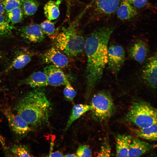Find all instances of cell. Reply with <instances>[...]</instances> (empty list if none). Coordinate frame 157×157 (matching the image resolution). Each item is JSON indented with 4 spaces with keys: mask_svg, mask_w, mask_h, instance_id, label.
Segmentation results:
<instances>
[{
    "mask_svg": "<svg viewBox=\"0 0 157 157\" xmlns=\"http://www.w3.org/2000/svg\"><path fill=\"white\" fill-rule=\"evenodd\" d=\"M113 28L103 27L95 30L85 40L87 58L85 72L87 98L101 80L107 65L108 42Z\"/></svg>",
    "mask_w": 157,
    "mask_h": 157,
    "instance_id": "cell-1",
    "label": "cell"
},
{
    "mask_svg": "<svg viewBox=\"0 0 157 157\" xmlns=\"http://www.w3.org/2000/svg\"><path fill=\"white\" fill-rule=\"evenodd\" d=\"M51 107L44 92L37 89L25 94L18 103L15 110L32 129L48 122Z\"/></svg>",
    "mask_w": 157,
    "mask_h": 157,
    "instance_id": "cell-2",
    "label": "cell"
},
{
    "mask_svg": "<svg viewBox=\"0 0 157 157\" xmlns=\"http://www.w3.org/2000/svg\"><path fill=\"white\" fill-rule=\"evenodd\" d=\"M86 9L67 26L63 27L53 40L55 47L68 56H79L84 51L85 39L78 28V23Z\"/></svg>",
    "mask_w": 157,
    "mask_h": 157,
    "instance_id": "cell-3",
    "label": "cell"
},
{
    "mask_svg": "<svg viewBox=\"0 0 157 157\" xmlns=\"http://www.w3.org/2000/svg\"><path fill=\"white\" fill-rule=\"evenodd\" d=\"M126 120L139 128L149 127L157 124V110L145 101L134 102L130 106Z\"/></svg>",
    "mask_w": 157,
    "mask_h": 157,
    "instance_id": "cell-4",
    "label": "cell"
},
{
    "mask_svg": "<svg viewBox=\"0 0 157 157\" xmlns=\"http://www.w3.org/2000/svg\"><path fill=\"white\" fill-rule=\"evenodd\" d=\"M91 102L92 114L99 121L108 119L115 111V107L112 98L108 92L101 91L96 93L92 96Z\"/></svg>",
    "mask_w": 157,
    "mask_h": 157,
    "instance_id": "cell-5",
    "label": "cell"
},
{
    "mask_svg": "<svg viewBox=\"0 0 157 157\" xmlns=\"http://www.w3.org/2000/svg\"><path fill=\"white\" fill-rule=\"evenodd\" d=\"M125 52L121 46L112 44L108 48L107 68L117 73L122 67L125 60Z\"/></svg>",
    "mask_w": 157,
    "mask_h": 157,
    "instance_id": "cell-6",
    "label": "cell"
},
{
    "mask_svg": "<svg viewBox=\"0 0 157 157\" xmlns=\"http://www.w3.org/2000/svg\"><path fill=\"white\" fill-rule=\"evenodd\" d=\"M4 113L11 129L18 137H24L31 130L28 124L18 113L9 110L5 111Z\"/></svg>",
    "mask_w": 157,
    "mask_h": 157,
    "instance_id": "cell-7",
    "label": "cell"
},
{
    "mask_svg": "<svg viewBox=\"0 0 157 157\" xmlns=\"http://www.w3.org/2000/svg\"><path fill=\"white\" fill-rule=\"evenodd\" d=\"M67 56L54 47L47 50L42 55V58L43 63L62 68L69 66L70 61Z\"/></svg>",
    "mask_w": 157,
    "mask_h": 157,
    "instance_id": "cell-8",
    "label": "cell"
},
{
    "mask_svg": "<svg viewBox=\"0 0 157 157\" xmlns=\"http://www.w3.org/2000/svg\"><path fill=\"white\" fill-rule=\"evenodd\" d=\"M157 55L149 58L142 71V77L148 85L155 89L157 83Z\"/></svg>",
    "mask_w": 157,
    "mask_h": 157,
    "instance_id": "cell-9",
    "label": "cell"
},
{
    "mask_svg": "<svg viewBox=\"0 0 157 157\" xmlns=\"http://www.w3.org/2000/svg\"><path fill=\"white\" fill-rule=\"evenodd\" d=\"M21 36L27 42L37 43L42 42L45 35L40 25L32 24L22 27L19 30Z\"/></svg>",
    "mask_w": 157,
    "mask_h": 157,
    "instance_id": "cell-10",
    "label": "cell"
},
{
    "mask_svg": "<svg viewBox=\"0 0 157 157\" xmlns=\"http://www.w3.org/2000/svg\"><path fill=\"white\" fill-rule=\"evenodd\" d=\"M48 84L52 86H59L65 85L68 81L63 72L60 68L52 65L49 64L44 69Z\"/></svg>",
    "mask_w": 157,
    "mask_h": 157,
    "instance_id": "cell-11",
    "label": "cell"
},
{
    "mask_svg": "<svg viewBox=\"0 0 157 157\" xmlns=\"http://www.w3.org/2000/svg\"><path fill=\"white\" fill-rule=\"evenodd\" d=\"M122 0H92L95 11L98 14L108 15L116 11Z\"/></svg>",
    "mask_w": 157,
    "mask_h": 157,
    "instance_id": "cell-12",
    "label": "cell"
},
{
    "mask_svg": "<svg viewBox=\"0 0 157 157\" xmlns=\"http://www.w3.org/2000/svg\"><path fill=\"white\" fill-rule=\"evenodd\" d=\"M128 52L131 58L138 63H142L147 58L149 49L144 42L139 41L132 45L129 48Z\"/></svg>",
    "mask_w": 157,
    "mask_h": 157,
    "instance_id": "cell-13",
    "label": "cell"
},
{
    "mask_svg": "<svg viewBox=\"0 0 157 157\" xmlns=\"http://www.w3.org/2000/svg\"><path fill=\"white\" fill-rule=\"evenodd\" d=\"M154 145L137 138L132 139L128 154V157H139L148 152L154 147Z\"/></svg>",
    "mask_w": 157,
    "mask_h": 157,
    "instance_id": "cell-14",
    "label": "cell"
},
{
    "mask_svg": "<svg viewBox=\"0 0 157 157\" xmlns=\"http://www.w3.org/2000/svg\"><path fill=\"white\" fill-rule=\"evenodd\" d=\"M20 85H29L34 88L45 87L49 85L47 76L44 72H33L27 78L21 80Z\"/></svg>",
    "mask_w": 157,
    "mask_h": 157,
    "instance_id": "cell-15",
    "label": "cell"
},
{
    "mask_svg": "<svg viewBox=\"0 0 157 157\" xmlns=\"http://www.w3.org/2000/svg\"><path fill=\"white\" fill-rule=\"evenodd\" d=\"M116 11L118 17L122 20H131L138 14L136 8L127 0H122Z\"/></svg>",
    "mask_w": 157,
    "mask_h": 157,
    "instance_id": "cell-16",
    "label": "cell"
},
{
    "mask_svg": "<svg viewBox=\"0 0 157 157\" xmlns=\"http://www.w3.org/2000/svg\"><path fill=\"white\" fill-rule=\"evenodd\" d=\"M129 135L119 134L116 138V156L128 157V154L132 140Z\"/></svg>",
    "mask_w": 157,
    "mask_h": 157,
    "instance_id": "cell-17",
    "label": "cell"
},
{
    "mask_svg": "<svg viewBox=\"0 0 157 157\" xmlns=\"http://www.w3.org/2000/svg\"><path fill=\"white\" fill-rule=\"evenodd\" d=\"M33 54L27 50L18 52L14 58L9 69H20L27 65L31 60Z\"/></svg>",
    "mask_w": 157,
    "mask_h": 157,
    "instance_id": "cell-18",
    "label": "cell"
},
{
    "mask_svg": "<svg viewBox=\"0 0 157 157\" xmlns=\"http://www.w3.org/2000/svg\"><path fill=\"white\" fill-rule=\"evenodd\" d=\"M92 109V106L91 105L78 104L74 105L67 122L65 131L68 129L74 121L79 118L83 114Z\"/></svg>",
    "mask_w": 157,
    "mask_h": 157,
    "instance_id": "cell-19",
    "label": "cell"
},
{
    "mask_svg": "<svg viewBox=\"0 0 157 157\" xmlns=\"http://www.w3.org/2000/svg\"><path fill=\"white\" fill-rule=\"evenodd\" d=\"M61 3L60 0H50L45 5L44 13L48 19L51 21L58 17L60 14L59 7Z\"/></svg>",
    "mask_w": 157,
    "mask_h": 157,
    "instance_id": "cell-20",
    "label": "cell"
},
{
    "mask_svg": "<svg viewBox=\"0 0 157 157\" xmlns=\"http://www.w3.org/2000/svg\"><path fill=\"white\" fill-rule=\"evenodd\" d=\"M157 124L149 127L139 128L134 130V132L138 137L153 141L157 139Z\"/></svg>",
    "mask_w": 157,
    "mask_h": 157,
    "instance_id": "cell-21",
    "label": "cell"
},
{
    "mask_svg": "<svg viewBox=\"0 0 157 157\" xmlns=\"http://www.w3.org/2000/svg\"><path fill=\"white\" fill-rule=\"evenodd\" d=\"M15 28L3 15H0V39L9 38L12 36Z\"/></svg>",
    "mask_w": 157,
    "mask_h": 157,
    "instance_id": "cell-22",
    "label": "cell"
},
{
    "mask_svg": "<svg viewBox=\"0 0 157 157\" xmlns=\"http://www.w3.org/2000/svg\"><path fill=\"white\" fill-rule=\"evenodd\" d=\"M40 26L44 34L53 40L59 33L58 29L55 28L54 23L48 19L42 22Z\"/></svg>",
    "mask_w": 157,
    "mask_h": 157,
    "instance_id": "cell-23",
    "label": "cell"
},
{
    "mask_svg": "<svg viewBox=\"0 0 157 157\" xmlns=\"http://www.w3.org/2000/svg\"><path fill=\"white\" fill-rule=\"evenodd\" d=\"M39 6V3L37 0H24L21 6L24 15L28 16L33 15Z\"/></svg>",
    "mask_w": 157,
    "mask_h": 157,
    "instance_id": "cell-24",
    "label": "cell"
},
{
    "mask_svg": "<svg viewBox=\"0 0 157 157\" xmlns=\"http://www.w3.org/2000/svg\"><path fill=\"white\" fill-rule=\"evenodd\" d=\"M6 12V19L12 25L20 22L23 20L24 14L20 7L14 8Z\"/></svg>",
    "mask_w": 157,
    "mask_h": 157,
    "instance_id": "cell-25",
    "label": "cell"
},
{
    "mask_svg": "<svg viewBox=\"0 0 157 157\" xmlns=\"http://www.w3.org/2000/svg\"><path fill=\"white\" fill-rule=\"evenodd\" d=\"M11 151L13 156L16 157H32L29 148L26 146L22 145H15L12 147Z\"/></svg>",
    "mask_w": 157,
    "mask_h": 157,
    "instance_id": "cell-26",
    "label": "cell"
},
{
    "mask_svg": "<svg viewBox=\"0 0 157 157\" xmlns=\"http://www.w3.org/2000/svg\"><path fill=\"white\" fill-rule=\"evenodd\" d=\"M63 94L67 100L72 102L76 95L75 89L69 81L65 85Z\"/></svg>",
    "mask_w": 157,
    "mask_h": 157,
    "instance_id": "cell-27",
    "label": "cell"
},
{
    "mask_svg": "<svg viewBox=\"0 0 157 157\" xmlns=\"http://www.w3.org/2000/svg\"><path fill=\"white\" fill-rule=\"evenodd\" d=\"M2 3L6 12L16 8L20 7L21 4L16 0H1Z\"/></svg>",
    "mask_w": 157,
    "mask_h": 157,
    "instance_id": "cell-28",
    "label": "cell"
},
{
    "mask_svg": "<svg viewBox=\"0 0 157 157\" xmlns=\"http://www.w3.org/2000/svg\"><path fill=\"white\" fill-rule=\"evenodd\" d=\"M76 155L77 157H91L92 152L88 146L83 145L78 147Z\"/></svg>",
    "mask_w": 157,
    "mask_h": 157,
    "instance_id": "cell-29",
    "label": "cell"
},
{
    "mask_svg": "<svg viewBox=\"0 0 157 157\" xmlns=\"http://www.w3.org/2000/svg\"><path fill=\"white\" fill-rule=\"evenodd\" d=\"M111 150L108 143L107 142L104 143L101 149L98 152L97 156L108 157L111 155Z\"/></svg>",
    "mask_w": 157,
    "mask_h": 157,
    "instance_id": "cell-30",
    "label": "cell"
},
{
    "mask_svg": "<svg viewBox=\"0 0 157 157\" xmlns=\"http://www.w3.org/2000/svg\"><path fill=\"white\" fill-rule=\"evenodd\" d=\"M135 8H141L145 7L148 4V0H127Z\"/></svg>",
    "mask_w": 157,
    "mask_h": 157,
    "instance_id": "cell-31",
    "label": "cell"
},
{
    "mask_svg": "<svg viewBox=\"0 0 157 157\" xmlns=\"http://www.w3.org/2000/svg\"><path fill=\"white\" fill-rule=\"evenodd\" d=\"M67 6V16L70 17V9L74 2L75 0H65Z\"/></svg>",
    "mask_w": 157,
    "mask_h": 157,
    "instance_id": "cell-32",
    "label": "cell"
},
{
    "mask_svg": "<svg viewBox=\"0 0 157 157\" xmlns=\"http://www.w3.org/2000/svg\"><path fill=\"white\" fill-rule=\"evenodd\" d=\"M50 157H63L64 156L60 152L56 151L54 152H52L49 154Z\"/></svg>",
    "mask_w": 157,
    "mask_h": 157,
    "instance_id": "cell-33",
    "label": "cell"
},
{
    "mask_svg": "<svg viewBox=\"0 0 157 157\" xmlns=\"http://www.w3.org/2000/svg\"><path fill=\"white\" fill-rule=\"evenodd\" d=\"M5 12V10L2 3L1 0H0V15H3Z\"/></svg>",
    "mask_w": 157,
    "mask_h": 157,
    "instance_id": "cell-34",
    "label": "cell"
},
{
    "mask_svg": "<svg viewBox=\"0 0 157 157\" xmlns=\"http://www.w3.org/2000/svg\"><path fill=\"white\" fill-rule=\"evenodd\" d=\"M65 157H77L76 154H69L64 156Z\"/></svg>",
    "mask_w": 157,
    "mask_h": 157,
    "instance_id": "cell-35",
    "label": "cell"
},
{
    "mask_svg": "<svg viewBox=\"0 0 157 157\" xmlns=\"http://www.w3.org/2000/svg\"><path fill=\"white\" fill-rule=\"evenodd\" d=\"M4 58V56L2 53V52L0 50V59H3Z\"/></svg>",
    "mask_w": 157,
    "mask_h": 157,
    "instance_id": "cell-36",
    "label": "cell"
},
{
    "mask_svg": "<svg viewBox=\"0 0 157 157\" xmlns=\"http://www.w3.org/2000/svg\"><path fill=\"white\" fill-rule=\"evenodd\" d=\"M0 141L1 142L2 144H4V141L2 139V138L1 137V135H0Z\"/></svg>",
    "mask_w": 157,
    "mask_h": 157,
    "instance_id": "cell-37",
    "label": "cell"
},
{
    "mask_svg": "<svg viewBox=\"0 0 157 157\" xmlns=\"http://www.w3.org/2000/svg\"><path fill=\"white\" fill-rule=\"evenodd\" d=\"M19 3H20L21 4V3L24 0H16Z\"/></svg>",
    "mask_w": 157,
    "mask_h": 157,
    "instance_id": "cell-38",
    "label": "cell"
},
{
    "mask_svg": "<svg viewBox=\"0 0 157 157\" xmlns=\"http://www.w3.org/2000/svg\"></svg>",
    "mask_w": 157,
    "mask_h": 157,
    "instance_id": "cell-39",
    "label": "cell"
}]
</instances>
